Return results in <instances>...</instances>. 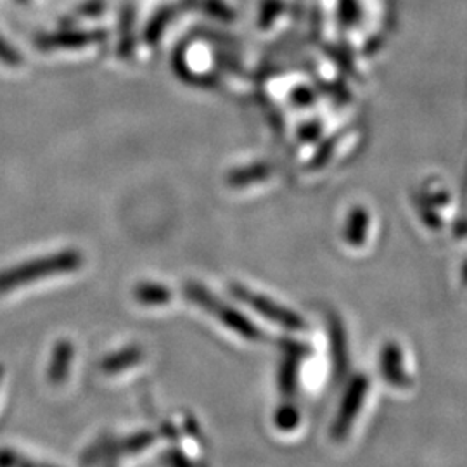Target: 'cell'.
Instances as JSON below:
<instances>
[{"label": "cell", "instance_id": "obj_8", "mask_svg": "<svg viewBox=\"0 0 467 467\" xmlns=\"http://www.w3.org/2000/svg\"><path fill=\"white\" fill-rule=\"evenodd\" d=\"M135 296H137V300L146 303V305H163L170 301V291L165 285L142 284L135 289Z\"/></svg>", "mask_w": 467, "mask_h": 467}, {"label": "cell", "instance_id": "obj_6", "mask_svg": "<svg viewBox=\"0 0 467 467\" xmlns=\"http://www.w3.org/2000/svg\"><path fill=\"white\" fill-rule=\"evenodd\" d=\"M331 337H333V355H334V366H336V376H343L347 372V360H348V355H347V337L343 333V327H341V322H337L336 318L331 320Z\"/></svg>", "mask_w": 467, "mask_h": 467}, {"label": "cell", "instance_id": "obj_9", "mask_svg": "<svg viewBox=\"0 0 467 467\" xmlns=\"http://www.w3.org/2000/svg\"><path fill=\"white\" fill-rule=\"evenodd\" d=\"M139 357H140L139 350L121 351L119 355H113L108 360H104V364H102L104 368H106V370H118V368H127L129 364L137 362Z\"/></svg>", "mask_w": 467, "mask_h": 467}, {"label": "cell", "instance_id": "obj_2", "mask_svg": "<svg viewBox=\"0 0 467 467\" xmlns=\"http://www.w3.org/2000/svg\"><path fill=\"white\" fill-rule=\"evenodd\" d=\"M185 295L189 296V300L194 301L196 305H200L201 308H204L206 312L215 316L222 324H225V327H231L234 333L241 334L250 341L262 339L264 334L260 333L248 318L241 316L237 310H234L233 306L218 301L208 289H204L200 284H187Z\"/></svg>", "mask_w": 467, "mask_h": 467}, {"label": "cell", "instance_id": "obj_1", "mask_svg": "<svg viewBox=\"0 0 467 467\" xmlns=\"http://www.w3.org/2000/svg\"><path fill=\"white\" fill-rule=\"evenodd\" d=\"M80 265H82V256L77 251H65V253L52 254L49 258L35 260V262L4 270L0 272V293L13 291L16 287L26 285L32 281H38L44 277L73 272Z\"/></svg>", "mask_w": 467, "mask_h": 467}, {"label": "cell", "instance_id": "obj_4", "mask_svg": "<svg viewBox=\"0 0 467 467\" xmlns=\"http://www.w3.org/2000/svg\"><path fill=\"white\" fill-rule=\"evenodd\" d=\"M368 389V381L364 376H357L350 384L345 399L341 401V409L334 419L333 438L336 441H343L350 431L351 424L358 416L362 403L366 400Z\"/></svg>", "mask_w": 467, "mask_h": 467}, {"label": "cell", "instance_id": "obj_7", "mask_svg": "<svg viewBox=\"0 0 467 467\" xmlns=\"http://www.w3.org/2000/svg\"><path fill=\"white\" fill-rule=\"evenodd\" d=\"M71 357H73V348L67 341H63L56 347L49 368V378L52 383H61V379L67 378Z\"/></svg>", "mask_w": 467, "mask_h": 467}, {"label": "cell", "instance_id": "obj_11", "mask_svg": "<svg viewBox=\"0 0 467 467\" xmlns=\"http://www.w3.org/2000/svg\"><path fill=\"white\" fill-rule=\"evenodd\" d=\"M0 376H2V370H0Z\"/></svg>", "mask_w": 467, "mask_h": 467}, {"label": "cell", "instance_id": "obj_3", "mask_svg": "<svg viewBox=\"0 0 467 467\" xmlns=\"http://www.w3.org/2000/svg\"><path fill=\"white\" fill-rule=\"evenodd\" d=\"M231 289H233L234 295H235V298L244 301L253 310H256L262 317L279 324L284 329H289V331H305L306 329V326H305V322H303V318L300 316L293 314L291 310L284 308L281 305H277V303H274L272 300H267L265 296L256 295V293L250 291L248 287H243L239 284H234Z\"/></svg>", "mask_w": 467, "mask_h": 467}, {"label": "cell", "instance_id": "obj_5", "mask_svg": "<svg viewBox=\"0 0 467 467\" xmlns=\"http://www.w3.org/2000/svg\"><path fill=\"white\" fill-rule=\"evenodd\" d=\"M401 351L397 345H388L383 350V374L386 381L397 388H407L410 379L407 381V374L401 368Z\"/></svg>", "mask_w": 467, "mask_h": 467}, {"label": "cell", "instance_id": "obj_10", "mask_svg": "<svg viewBox=\"0 0 467 467\" xmlns=\"http://www.w3.org/2000/svg\"><path fill=\"white\" fill-rule=\"evenodd\" d=\"M281 388L285 395H291L296 388V360H285L281 372Z\"/></svg>", "mask_w": 467, "mask_h": 467}]
</instances>
